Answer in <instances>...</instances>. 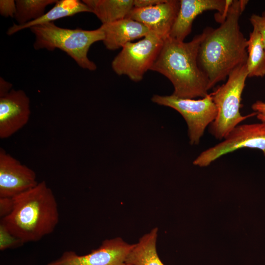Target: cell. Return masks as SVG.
I'll return each mask as SVG.
<instances>
[{"mask_svg": "<svg viewBox=\"0 0 265 265\" xmlns=\"http://www.w3.org/2000/svg\"><path fill=\"white\" fill-rule=\"evenodd\" d=\"M248 0H233L225 20L216 28L204 29L198 63L209 81V89L224 81L237 67L246 63L247 39L240 30V17Z\"/></svg>", "mask_w": 265, "mask_h": 265, "instance_id": "6da1fadb", "label": "cell"}, {"mask_svg": "<svg viewBox=\"0 0 265 265\" xmlns=\"http://www.w3.org/2000/svg\"><path fill=\"white\" fill-rule=\"evenodd\" d=\"M12 198V209L1 218L0 228L20 243L40 240L53 232L59 222L58 207L45 181Z\"/></svg>", "mask_w": 265, "mask_h": 265, "instance_id": "7a4b0ae2", "label": "cell"}, {"mask_svg": "<svg viewBox=\"0 0 265 265\" xmlns=\"http://www.w3.org/2000/svg\"><path fill=\"white\" fill-rule=\"evenodd\" d=\"M203 32L188 42L170 37L162 47L150 70L166 77L174 87L172 95L182 98L194 99L207 96L208 80L198 63L200 45Z\"/></svg>", "mask_w": 265, "mask_h": 265, "instance_id": "3957f363", "label": "cell"}, {"mask_svg": "<svg viewBox=\"0 0 265 265\" xmlns=\"http://www.w3.org/2000/svg\"><path fill=\"white\" fill-rule=\"evenodd\" d=\"M35 39V50L53 51L58 49L66 53L77 64L84 69L94 71L96 64L87 55L91 46L103 41L104 33L101 28L94 30L70 29L59 27L53 22L35 26L30 28Z\"/></svg>", "mask_w": 265, "mask_h": 265, "instance_id": "277c9868", "label": "cell"}, {"mask_svg": "<svg viewBox=\"0 0 265 265\" xmlns=\"http://www.w3.org/2000/svg\"><path fill=\"white\" fill-rule=\"evenodd\" d=\"M248 77L246 64L235 68L228 76L225 83L210 93L215 105L217 114L211 124L210 132L216 139L224 138L236 126L245 119L257 114H240L241 95Z\"/></svg>", "mask_w": 265, "mask_h": 265, "instance_id": "5b68a950", "label": "cell"}, {"mask_svg": "<svg viewBox=\"0 0 265 265\" xmlns=\"http://www.w3.org/2000/svg\"><path fill=\"white\" fill-rule=\"evenodd\" d=\"M164 39L149 31L141 40L125 45L111 62L114 72L135 82L141 81L150 70L162 47Z\"/></svg>", "mask_w": 265, "mask_h": 265, "instance_id": "8992f818", "label": "cell"}, {"mask_svg": "<svg viewBox=\"0 0 265 265\" xmlns=\"http://www.w3.org/2000/svg\"><path fill=\"white\" fill-rule=\"evenodd\" d=\"M152 101L158 105L170 107L182 115L187 124L191 145L199 143L207 127L214 121L217 114L216 106L210 94L198 100L182 98L173 95H155Z\"/></svg>", "mask_w": 265, "mask_h": 265, "instance_id": "52a82bcc", "label": "cell"}, {"mask_svg": "<svg viewBox=\"0 0 265 265\" xmlns=\"http://www.w3.org/2000/svg\"><path fill=\"white\" fill-rule=\"evenodd\" d=\"M215 146L202 152L193 164L206 167L221 156L243 148L260 150L265 157V122L238 125Z\"/></svg>", "mask_w": 265, "mask_h": 265, "instance_id": "ba28073f", "label": "cell"}, {"mask_svg": "<svg viewBox=\"0 0 265 265\" xmlns=\"http://www.w3.org/2000/svg\"><path fill=\"white\" fill-rule=\"evenodd\" d=\"M133 245L120 238L107 239L89 254L79 255L73 251H65L47 265H127L126 259Z\"/></svg>", "mask_w": 265, "mask_h": 265, "instance_id": "9c48e42d", "label": "cell"}, {"mask_svg": "<svg viewBox=\"0 0 265 265\" xmlns=\"http://www.w3.org/2000/svg\"><path fill=\"white\" fill-rule=\"evenodd\" d=\"M233 0H180V8L170 33V37L184 41L191 31L195 18L208 10H216L214 19L221 23Z\"/></svg>", "mask_w": 265, "mask_h": 265, "instance_id": "30bf717a", "label": "cell"}, {"mask_svg": "<svg viewBox=\"0 0 265 265\" xmlns=\"http://www.w3.org/2000/svg\"><path fill=\"white\" fill-rule=\"evenodd\" d=\"M38 183L34 171L0 149V198H13Z\"/></svg>", "mask_w": 265, "mask_h": 265, "instance_id": "8fae6325", "label": "cell"}, {"mask_svg": "<svg viewBox=\"0 0 265 265\" xmlns=\"http://www.w3.org/2000/svg\"><path fill=\"white\" fill-rule=\"evenodd\" d=\"M31 113L30 100L22 90L12 89L0 97V137L8 138L23 128Z\"/></svg>", "mask_w": 265, "mask_h": 265, "instance_id": "7c38bea8", "label": "cell"}, {"mask_svg": "<svg viewBox=\"0 0 265 265\" xmlns=\"http://www.w3.org/2000/svg\"><path fill=\"white\" fill-rule=\"evenodd\" d=\"M180 0H164L150 7H133L127 18L144 25L164 40L169 36L180 8Z\"/></svg>", "mask_w": 265, "mask_h": 265, "instance_id": "4fadbf2b", "label": "cell"}, {"mask_svg": "<svg viewBox=\"0 0 265 265\" xmlns=\"http://www.w3.org/2000/svg\"><path fill=\"white\" fill-rule=\"evenodd\" d=\"M100 27L104 33V44L112 51L145 37L150 31L144 25L129 18L102 24Z\"/></svg>", "mask_w": 265, "mask_h": 265, "instance_id": "5bb4252c", "label": "cell"}, {"mask_svg": "<svg viewBox=\"0 0 265 265\" xmlns=\"http://www.w3.org/2000/svg\"><path fill=\"white\" fill-rule=\"evenodd\" d=\"M81 12H91L89 7L82 1L78 0H60L47 12L38 19L24 25L14 24L7 31L9 35L32 26L53 23L54 21L73 16Z\"/></svg>", "mask_w": 265, "mask_h": 265, "instance_id": "9a60e30c", "label": "cell"}, {"mask_svg": "<svg viewBox=\"0 0 265 265\" xmlns=\"http://www.w3.org/2000/svg\"><path fill=\"white\" fill-rule=\"evenodd\" d=\"M158 232L155 227L134 244L126 259L127 265H164L157 251Z\"/></svg>", "mask_w": 265, "mask_h": 265, "instance_id": "2e32d148", "label": "cell"}, {"mask_svg": "<svg viewBox=\"0 0 265 265\" xmlns=\"http://www.w3.org/2000/svg\"><path fill=\"white\" fill-rule=\"evenodd\" d=\"M102 24L127 18L134 7V0H83Z\"/></svg>", "mask_w": 265, "mask_h": 265, "instance_id": "e0dca14e", "label": "cell"}, {"mask_svg": "<svg viewBox=\"0 0 265 265\" xmlns=\"http://www.w3.org/2000/svg\"><path fill=\"white\" fill-rule=\"evenodd\" d=\"M247 59L246 63L248 77L265 76V49L260 34L253 27L247 40Z\"/></svg>", "mask_w": 265, "mask_h": 265, "instance_id": "ac0fdd59", "label": "cell"}, {"mask_svg": "<svg viewBox=\"0 0 265 265\" xmlns=\"http://www.w3.org/2000/svg\"><path fill=\"white\" fill-rule=\"evenodd\" d=\"M58 0H17L14 18L18 25H24L35 20L45 13L46 8Z\"/></svg>", "mask_w": 265, "mask_h": 265, "instance_id": "d6986e66", "label": "cell"}, {"mask_svg": "<svg viewBox=\"0 0 265 265\" xmlns=\"http://www.w3.org/2000/svg\"><path fill=\"white\" fill-rule=\"evenodd\" d=\"M250 21L259 32L262 42L265 49V17L257 14H252L250 18Z\"/></svg>", "mask_w": 265, "mask_h": 265, "instance_id": "ffe728a7", "label": "cell"}, {"mask_svg": "<svg viewBox=\"0 0 265 265\" xmlns=\"http://www.w3.org/2000/svg\"><path fill=\"white\" fill-rule=\"evenodd\" d=\"M16 12V1L13 0H0V14L5 17L14 18Z\"/></svg>", "mask_w": 265, "mask_h": 265, "instance_id": "44dd1931", "label": "cell"}, {"mask_svg": "<svg viewBox=\"0 0 265 265\" xmlns=\"http://www.w3.org/2000/svg\"><path fill=\"white\" fill-rule=\"evenodd\" d=\"M12 198H0V215L1 218L11 212L13 207Z\"/></svg>", "mask_w": 265, "mask_h": 265, "instance_id": "7402d4cb", "label": "cell"}, {"mask_svg": "<svg viewBox=\"0 0 265 265\" xmlns=\"http://www.w3.org/2000/svg\"><path fill=\"white\" fill-rule=\"evenodd\" d=\"M251 108L256 113L257 118L261 122H265V102L257 101L252 104Z\"/></svg>", "mask_w": 265, "mask_h": 265, "instance_id": "603a6c76", "label": "cell"}, {"mask_svg": "<svg viewBox=\"0 0 265 265\" xmlns=\"http://www.w3.org/2000/svg\"><path fill=\"white\" fill-rule=\"evenodd\" d=\"M164 0H134V7L142 8L154 6L164 1Z\"/></svg>", "mask_w": 265, "mask_h": 265, "instance_id": "cb8c5ba5", "label": "cell"}, {"mask_svg": "<svg viewBox=\"0 0 265 265\" xmlns=\"http://www.w3.org/2000/svg\"><path fill=\"white\" fill-rule=\"evenodd\" d=\"M12 84L5 80L3 78H0V97L8 94L12 89Z\"/></svg>", "mask_w": 265, "mask_h": 265, "instance_id": "d4e9b609", "label": "cell"}, {"mask_svg": "<svg viewBox=\"0 0 265 265\" xmlns=\"http://www.w3.org/2000/svg\"><path fill=\"white\" fill-rule=\"evenodd\" d=\"M262 16L265 17V12H264L263 14H262Z\"/></svg>", "mask_w": 265, "mask_h": 265, "instance_id": "484cf974", "label": "cell"}]
</instances>
